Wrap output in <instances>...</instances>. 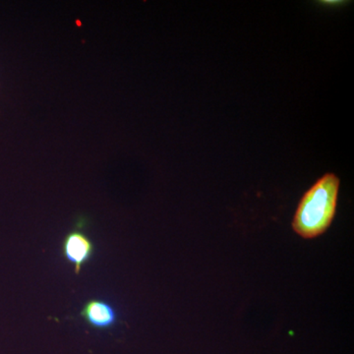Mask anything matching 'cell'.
Instances as JSON below:
<instances>
[{"label":"cell","instance_id":"obj_3","mask_svg":"<svg viewBox=\"0 0 354 354\" xmlns=\"http://www.w3.org/2000/svg\"><path fill=\"white\" fill-rule=\"evenodd\" d=\"M80 315L90 327L95 330L111 329L118 322V314L113 305L101 299H91L86 302Z\"/></svg>","mask_w":354,"mask_h":354},{"label":"cell","instance_id":"obj_1","mask_svg":"<svg viewBox=\"0 0 354 354\" xmlns=\"http://www.w3.org/2000/svg\"><path fill=\"white\" fill-rule=\"evenodd\" d=\"M341 180L333 172L317 179L298 203L293 216V232L304 239H314L325 234L337 214Z\"/></svg>","mask_w":354,"mask_h":354},{"label":"cell","instance_id":"obj_2","mask_svg":"<svg viewBox=\"0 0 354 354\" xmlns=\"http://www.w3.org/2000/svg\"><path fill=\"white\" fill-rule=\"evenodd\" d=\"M94 252V243L79 228L65 235L62 242V254L67 262L74 266L76 274L81 272L83 266L87 264Z\"/></svg>","mask_w":354,"mask_h":354}]
</instances>
